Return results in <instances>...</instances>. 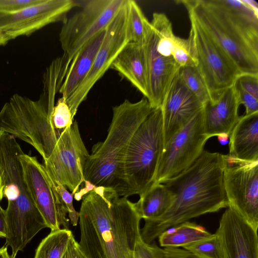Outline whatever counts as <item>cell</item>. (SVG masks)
Returning <instances> with one entry per match:
<instances>
[{
  "label": "cell",
  "instance_id": "cell-1",
  "mask_svg": "<svg viewBox=\"0 0 258 258\" xmlns=\"http://www.w3.org/2000/svg\"><path fill=\"white\" fill-rule=\"evenodd\" d=\"M81 200L78 244L86 258H135L141 218L134 203L103 187Z\"/></svg>",
  "mask_w": 258,
  "mask_h": 258
},
{
  "label": "cell",
  "instance_id": "cell-2",
  "mask_svg": "<svg viewBox=\"0 0 258 258\" xmlns=\"http://www.w3.org/2000/svg\"><path fill=\"white\" fill-rule=\"evenodd\" d=\"M224 164V154L204 150L189 167L166 181L173 201L161 217L145 220L141 240L151 243L168 228L228 208L223 183Z\"/></svg>",
  "mask_w": 258,
  "mask_h": 258
},
{
  "label": "cell",
  "instance_id": "cell-3",
  "mask_svg": "<svg viewBox=\"0 0 258 258\" xmlns=\"http://www.w3.org/2000/svg\"><path fill=\"white\" fill-rule=\"evenodd\" d=\"M189 18L233 60L241 74L258 75V14L241 0L179 1Z\"/></svg>",
  "mask_w": 258,
  "mask_h": 258
},
{
  "label": "cell",
  "instance_id": "cell-4",
  "mask_svg": "<svg viewBox=\"0 0 258 258\" xmlns=\"http://www.w3.org/2000/svg\"><path fill=\"white\" fill-rule=\"evenodd\" d=\"M153 109L147 98L133 103L128 100L113 108L106 139L94 144L87 160L83 186L74 195L77 201L94 187L114 190L119 196L130 193L124 174V161L130 142L137 128Z\"/></svg>",
  "mask_w": 258,
  "mask_h": 258
},
{
  "label": "cell",
  "instance_id": "cell-5",
  "mask_svg": "<svg viewBox=\"0 0 258 258\" xmlns=\"http://www.w3.org/2000/svg\"><path fill=\"white\" fill-rule=\"evenodd\" d=\"M54 98L42 94L37 100L14 94L0 110V131L33 146L47 160L55 152L58 133L52 121Z\"/></svg>",
  "mask_w": 258,
  "mask_h": 258
},
{
  "label": "cell",
  "instance_id": "cell-6",
  "mask_svg": "<svg viewBox=\"0 0 258 258\" xmlns=\"http://www.w3.org/2000/svg\"><path fill=\"white\" fill-rule=\"evenodd\" d=\"M163 148V116L160 107L152 110L130 142L124 161L130 196H140L153 184Z\"/></svg>",
  "mask_w": 258,
  "mask_h": 258
},
{
  "label": "cell",
  "instance_id": "cell-7",
  "mask_svg": "<svg viewBox=\"0 0 258 258\" xmlns=\"http://www.w3.org/2000/svg\"><path fill=\"white\" fill-rule=\"evenodd\" d=\"M187 38L195 67L202 78L209 96L216 103L222 94L235 84L241 75L230 57L191 18Z\"/></svg>",
  "mask_w": 258,
  "mask_h": 258
},
{
  "label": "cell",
  "instance_id": "cell-8",
  "mask_svg": "<svg viewBox=\"0 0 258 258\" xmlns=\"http://www.w3.org/2000/svg\"><path fill=\"white\" fill-rule=\"evenodd\" d=\"M126 1H87L80 11L63 21L59 39L71 63L88 41L106 29Z\"/></svg>",
  "mask_w": 258,
  "mask_h": 258
},
{
  "label": "cell",
  "instance_id": "cell-9",
  "mask_svg": "<svg viewBox=\"0 0 258 258\" xmlns=\"http://www.w3.org/2000/svg\"><path fill=\"white\" fill-rule=\"evenodd\" d=\"M210 138L204 131L203 108L164 145L153 184L164 183L189 167Z\"/></svg>",
  "mask_w": 258,
  "mask_h": 258
},
{
  "label": "cell",
  "instance_id": "cell-10",
  "mask_svg": "<svg viewBox=\"0 0 258 258\" xmlns=\"http://www.w3.org/2000/svg\"><path fill=\"white\" fill-rule=\"evenodd\" d=\"M89 156L75 120L60 132L56 151L43 166L55 182L64 186L74 196L84 184V169Z\"/></svg>",
  "mask_w": 258,
  "mask_h": 258
},
{
  "label": "cell",
  "instance_id": "cell-11",
  "mask_svg": "<svg viewBox=\"0 0 258 258\" xmlns=\"http://www.w3.org/2000/svg\"><path fill=\"white\" fill-rule=\"evenodd\" d=\"M223 183L228 207L254 229L258 228V161L224 155Z\"/></svg>",
  "mask_w": 258,
  "mask_h": 258
},
{
  "label": "cell",
  "instance_id": "cell-12",
  "mask_svg": "<svg viewBox=\"0 0 258 258\" xmlns=\"http://www.w3.org/2000/svg\"><path fill=\"white\" fill-rule=\"evenodd\" d=\"M127 0L105 29L102 42L89 73L73 93L66 100L74 117L81 103L96 83L110 68L118 54L130 42L127 33Z\"/></svg>",
  "mask_w": 258,
  "mask_h": 258
},
{
  "label": "cell",
  "instance_id": "cell-13",
  "mask_svg": "<svg viewBox=\"0 0 258 258\" xmlns=\"http://www.w3.org/2000/svg\"><path fill=\"white\" fill-rule=\"evenodd\" d=\"M24 179L31 197L51 231L69 229L67 207L52 179L36 157L24 152L19 156Z\"/></svg>",
  "mask_w": 258,
  "mask_h": 258
},
{
  "label": "cell",
  "instance_id": "cell-14",
  "mask_svg": "<svg viewBox=\"0 0 258 258\" xmlns=\"http://www.w3.org/2000/svg\"><path fill=\"white\" fill-rule=\"evenodd\" d=\"M73 0H41L35 5L12 13H0V30L8 42L27 36L43 27L59 21L74 7Z\"/></svg>",
  "mask_w": 258,
  "mask_h": 258
},
{
  "label": "cell",
  "instance_id": "cell-15",
  "mask_svg": "<svg viewBox=\"0 0 258 258\" xmlns=\"http://www.w3.org/2000/svg\"><path fill=\"white\" fill-rule=\"evenodd\" d=\"M156 41V32L151 24L143 46L147 76V98L153 109L161 107L165 95L180 68L172 56H166L157 51Z\"/></svg>",
  "mask_w": 258,
  "mask_h": 258
},
{
  "label": "cell",
  "instance_id": "cell-16",
  "mask_svg": "<svg viewBox=\"0 0 258 258\" xmlns=\"http://www.w3.org/2000/svg\"><path fill=\"white\" fill-rule=\"evenodd\" d=\"M257 231L233 209L227 208L216 231L224 258H258Z\"/></svg>",
  "mask_w": 258,
  "mask_h": 258
},
{
  "label": "cell",
  "instance_id": "cell-17",
  "mask_svg": "<svg viewBox=\"0 0 258 258\" xmlns=\"http://www.w3.org/2000/svg\"><path fill=\"white\" fill-rule=\"evenodd\" d=\"M204 105L186 87L178 74L164 97L162 106L164 146L186 124Z\"/></svg>",
  "mask_w": 258,
  "mask_h": 258
},
{
  "label": "cell",
  "instance_id": "cell-18",
  "mask_svg": "<svg viewBox=\"0 0 258 258\" xmlns=\"http://www.w3.org/2000/svg\"><path fill=\"white\" fill-rule=\"evenodd\" d=\"M240 105L235 84L227 89L216 103L208 101L203 107L206 135L210 138L217 136L227 140L240 117L238 115Z\"/></svg>",
  "mask_w": 258,
  "mask_h": 258
},
{
  "label": "cell",
  "instance_id": "cell-19",
  "mask_svg": "<svg viewBox=\"0 0 258 258\" xmlns=\"http://www.w3.org/2000/svg\"><path fill=\"white\" fill-rule=\"evenodd\" d=\"M229 138L228 155L245 161H258V112L240 116Z\"/></svg>",
  "mask_w": 258,
  "mask_h": 258
},
{
  "label": "cell",
  "instance_id": "cell-20",
  "mask_svg": "<svg viewBox=\"0 0 258 258\" xmlns=\"http://www.w3.org/2000/svg\"><path fill=\"white\" fill-rule=\"evenodd\" d=\"M110 68L118 72L147 98V76L143 46L128 43L115 58Z\"/></svg>",
  "mask_w": 258,
  "mask_h": 258
},
{
  "label": "cell",
  "instance_id": "cell-21",
  "mask_svg": "<svg viewBox=\"0 0 258 258\" xmlns=\"http://www.w3.org/2000/svg\"><path fill=\"white\" fill-rule=\"evenodd\" d=\"M105 34V30L96 35L81 48L72 60L58 92L66 100L89 73Z\"/></svg>",
  "mask_w": 258,
  "mask_h": 258
},
{
  "label": "cell",
  "instance_id": "cell-22",
  "mask_svg": "<svg viewBox=\"0 0 258 258\" xmlns=\"http://www.w3.org/2000/svg\"><path fill=\"white\" fill-rule=\"evenodd\" d=\"M173 199V194L164 184L156 183L140 195L139 201L134 205L141 219L152 220L163 215Z\"/></svg>",
  "mask_w": 258,
  "mask_h": 258
},
{
  "label": "cell",
  "instance_id": "cell-23",
  "mask_svg": "<svg viewBox=\"0 0 258 258\" xmlns=\"http://www.w3.org/2000/svg\"><path fill=\"white\" fill-rule=\"evenodd\" d=\"M212 234L202 226L188 221L168 228L158 238L161 247L183 248L207 238Z\"/></svg>",
  "mask_w": 258,
  "mask_h": 258
},
{
  "label": "cell",
  "instance_id": "cell-24",
  "mask_svg": "<svg viewBox=\"0 0 258 258\" xmlns=\"http://www.w3.org/2000/svg\"><path fill=\"white\" fill-rule=\"evenodd\" d=\"M73 236L69 229L51 231L39 243L34 258H62Z\"/></svg>",
  "mask_w": 258,
  "mask_h": 258
},
{
  "label": "cell",
  "instance_id": "cell-25",
  "mask_svg": "<svg viewBox=\"0 0 258 258\" xmlns=\"http://www.w3.org/2000/svg\"><path fill=\"white\" fill-rule=\"evenodd\" d=\"M128 6L127 33L130 42L143 46L151 23L137 3L127 0Z\"/></svg>",
  "mask_w": 258,
  "mask_h": 258
},
{
  "label": "cell",
  "instance_id": "cell-26",
  "mask_svg": "<svg viewBox=\"0 0 258 258\" xmlns=\"http://www.w3.org/2000/svg\"><path fill=\"white\" fill-rule=\"evenodd\" d=\"M183 248L190 252L197 258H224L220 241L216 232Z\"/></svg>",
  "mask_w": 258,
  "mask_h": 258
},
{
  "label": "cell",
  "instance_id": "cell-27",
  "mask_svg": "<svg viewBox=\"0 0 258 258\" xmlns=\"http://www.w3.org/2000/svg\"><path fill=\"white\" fill-rule=\"evenodd\" d=\"M178 75L186 87L203 105L209 101V96L207 88L195 67H181Z\"/></svg>",
  "mask_w": 258,
  "mask_h": 258
},
{
  "label": "cell",
  "instance_id": "cell-28",
  "mask_svg": "<svg viewBox=\"0 0 258 258\" xmlns=\"http://www.w3.org/2000/svg\"><path fill=\"white\" fill-rule=\"evenodd\" d=\"M51 118L55 129L58 131L63 130L73 124L74 117L64 97L60 98L54 105Z\"/></svg>",
  "mask_w": 258,
  "mask_h": 258
},
{
  "label": "cell",
  "instance_id": "cell-29",
  "mask_svg": "<svg viewBox=\"0 0 258 258\" xmlns=\"http://www.w3.org/2000/svg\"><path fill=\"white\" fill-rule=\"evenodd\" d=\"M173 57L177 64L181 68L186 66L195 67L190 55L187 39L178 37L177 45L174 50Z\"/></svg>",
  "mask_w": 258,
  "mask_h": 258
},
{
  "label": "cell",
  "instance_id": "cell-30",
  "mask_svg": "<svg viewBox=\"0 0 258 258\" xmlns=\"http://www.w3.org/2000/svg\"><path fill=\"white\" fill-rule=\"evenodd\" d=\"M53 181L56 190L59 194L67 207L70 222L74 226H77L79 221V213L74 207L73 203V195L68 191L67 188L64 186L55 182L54 180Z\"/></svg>",
  "mask_w": 258,
  "mask_h": 258
},
{
  "label": "cell",
  "instance_id": "cell-31",
  "mask_svg": "<svg viewBox=\"0 0 258 258\" xmlns=\"http://www.w3.org/2000/svg\"><path fill=\"white\" fill-rule=\"evenodd\" d=\"M41 0H0V13H12L37 4Z\"/></svg>",
  "mask_w": 258,
  "mask_h": 258
},
{
  "label": "cell",
  "instance_id": "cell-32",
  "mask_svg": "<svg viewBox=\"0 0 258 258\" xmlns=\"http://www.w3.org/2000/svg\"><path fill=\"white\" fill-rule=\"evenodd\" d=\"M235 84L258 99V75L241 74L238 78Z\"/></svg>",
  "mask_w": 258,
  "mask_h": 258
},
{
  "label": "cell",
  "instance_id": "cell-33",
  "mask_svg": "<svg viewBox=\"0 0 258 258\" xmlns=\"http://www.w3.org/2000/svg\"><path fill=\"white\" fill-rule=\"evenodd\" d=\"M136 251L141 258H163V249L154 242L149 244L140 240Z\"/></svg>",
  "mask_w": 258,
  "mask_h": 258
},
{
  "label": "cell",
  "instance_id": "cell-34",
  "mask_svg": "<svg viewBox=\"0 0 258 258\" xmlns=\"http://www.w3.org/2000/svg\"><path fill=\"white\" fill-rule=\"evenodd\" d=\"M235 85L238 92L240 104H243L245 108V115L258 112V99Z\"/></svg>",
  "mask_w": 258,
  "mask_h": 258
},
{
  "label": "cell",
  "instance_id": "cell-35",
  "mask_svg": "<svg viewBox=\"0 0 258 258\" xmlns=\"http://www.w3.org/2000/svg\"><path fill=\"white\" fill-rule=\"evenodd\" d=\"M163 249V258H197L189 251L179 248L165 247Z\"/></svg>",
  "mask_w": 258,
  "mask_h": 258
},
{
  "label": "cell",
  "instance_id": "cell-36",
  "mask_svg": "<svg viewBox=\"0 0 258 258\" xmlns=\"http://www.w3.org/2000/svg\"><path fill=\"white\" fill-rule=\"evenodd\" d=\"M62 258H86L79 247L74 236L70 240L68 248Z\"/></svg>",
  "mask_w": 258,
  "mask_h": 258
},
{
  "label": "cell",
  "instance_id": "cell-37",
  "mask_svg": "<svg viewBox=\"0 0 258 258\" xmlns=\"http://www.w3.org/2000/svg\"><path fill=\"white\" fill-rule=\"evenodd\" d=\"M6 212L0 205V237H6Z\"/></svg>",
  "mask_w": 258,
  "mask_h": 258
},
{
  "label": "cell",
  "instance_id": "cell-38",
  "mask_svg": "<svg viewBox=\"0 0 258 258\" xmlns=\"http://www.w3.org/2000/svg\"><path fill=\"white\" fill-rule=\"evenodd\" d=\"M241 1L255 13L258 14V4L256 1L254 0H241Z\"/></svg>",
  "mask_w": 258,
  "mask_h": 258
},
{
  "label": "cell",
  "instance_id": "cell-39",
  "mask_svg": "<svg viewBox=\"0 0 258 258\" xmlns=\"http://www.w3.org/2000/svg\"><path fill=\"white\" fill-rule=\"evenodd\" d=\"M0 258H12L7 250V246L6 245L0 248Z\"/></svg>",
  "mask_w": 258,
  "mask_h": 258
},
{
  "label": "cell",
  "instance_id": "cell-40",
  "mask_svg": "<svg viewBox=\"0 0 258 258\" xmlns=\"http://www.w3.org/2000/svg\"><path fill=\"white\" fill-rule=\"evenodd\" d=\"M8 42L6 40L5 36L0 30V46L6 44Z\"/></svg>",
  "mask_w": 258,
  "mask_h": 258
},
{
  "label": "cell",
  "instance_id": "cell-41",
  "mask_svg": "<svg viewBox=\"0 0 258 258\" xmlns=\"http://www.w3.org/2000/svg\"><path fill=\"white\" fill-rule=\"evenodd\" d=\"M3 189H4L3 182L2 180L1 175L0 174V202L2 201L3 198L4 197Z\"/></svg>",
  "mask_w": 258,
  "mask_h": 258
},
{
  "label": "cell",
  "instance_id": "cell-42",
  "mask_svg": "<svg viewBox=\"0 0 258 258\" xmlns=\"http://www.w3.org/2000/svg\"><path fill=\"white\" fill-rule=\"evenodd\" d=\"M135 258H141L138 252L136 251L135 254Z\"/></svg>",
  "mask_w": 258,
  "mask_h": 258
}]
</instances>
